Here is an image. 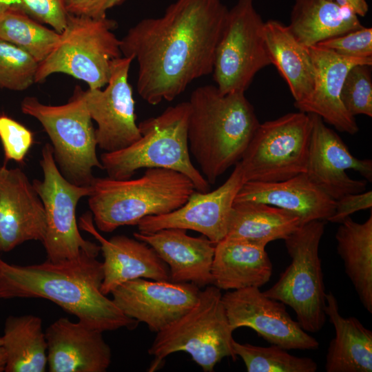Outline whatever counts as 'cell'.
<instances>
[{"label":"cell","instance_id":"cell-1","mask_svg":"<svg viewBox=\"0 0 372 372\" xmlns=\"http://www.w3.org/2000/svg\"><path fill=\"white\" fill-rule=\"evenodd\" d=\"M227 12L220 0H176L163 16L131 27L120 48L138 63L139 96L151 105L171 101L211 74Z\"/></svg>","mask_w":372,"mask_h":372},{"label":"cell","instance_id":"cell-2","mask_svg":"<svg viewBox=\"0 0 372 372\" xmlns=\"http://www.w3.org/2000/svg\"><path fill=\"white\" fill-rule=\"evenodd\" d=\"M103 279L102 262L85 251L72 259L26 266L1 260L0 298L47 299L101 332L135 328L138 322L101 292Z\"/></svg>","mask_w":372,"mask_h":372},{"label":"cell","instance_id":"cell-3","mask_svg":"<svg viewBox=\"0 0 372 372\" xmlns=\"http://www.w3.org/2000/svg\"><path fill=\"white\" fill-rule=\"evenodd\" d=\"M188 103L189 152L214 184L240 161L260 123L245 92L224 94L205 85L192 92Z\"/></svg>","mask_w":372,"mask_h":372},{"label":"cell","instance_id":"cell-4","mask_svg":"<svg viewBox=\"0 0 372 372\" xmlns=\"http://www.w3.org/2000/svg\"><path fill=\"white\" fill-rule=\"evenodd\" d=\"M91 187L88 205L96 227L105 233L176 210L196 191L183 174L159 167L146 168L135 179L95 177Z\"/></svg>","mask_w":372,"mask_h":372},{"label":"cell","instance_id":"cell-5","mask_svg":"<svg viewBox=\"0 0 372 372\" xmlns=\"http://www.w3.org/2000/svg\"><path fill=\"white\" fill-rule=\"evenodd\" d=\"M189 113V103L183 101L140 122L138 141L124 149L105 152L100 156L107 176L125 180L131 178L141 168H165L187 176L196 191H209L210 184L191 161L187 138Z\"/></svg>","mask_w":372,"mask_h":372},{"label":"cell","instance_id":"cell-6","mask_svg":"<svg viewBox=\"0 0 372 372\" xmlns=\"http://www.w3.org/2000/svg\"><path fill=\"white\" fill-rule=\"evenodd\" d=\"M220 289L214 285L200 291L195 304L184 315L156 333L148 349L153 366L167 355L184 351L204 371H214L226 357L237 358L233 349L234 330L228 320Z\"/></svg>","mask_w":372,"mask_h":372},{"label":"cell","instance_id":"cell-7","mask_svg":"<svg viewBox=\"0 0 372 372\" xmlns=\"http://www.w3.org/2000/svg\"><path fill=\"white\" fill-rule=\"evenodd\" d=\"M24 114L37 119L48 135L55 163L63 177L79 186H90L94 167L103 169L96 154L92 119L87 109L85 90L76 86L69 101L60 105H45L35 96L21 103Z\"/></svg>","mask_w":372,"mask_h":372},{"label":"cell","instance_id":"cell-8","mask_svg":"<svg viewBox=\"0 0 372 372\" xmlns=\"http://www.w3.org/2000/svg\"><path fill=\"white\" fill-rule=\"evenodd\" d=\"M116 26L107 16L70 14L59 42L39 63L35 83L44 81L52 74L63 73L85 82L90 89L105 87L112 61L122 56L121 40L113 32Z\"/></svg>","mask_w":372,"mask_h":372},{"label":"cell","instance_id":"cell-9","mask_svg":"<svg viewBox=\"0 0 372 372\" xmlns=\"http://www.w3.org/2000/svg\"><path fill=\"white\" fill-rule=\"evenodd\" d=\"M324 220L300 225L285 240L291 262L278 281L263 293L293 309L296 321L307 333L323 327L326 293L319 246L324 233Z\"/></svg>","mask_w":372,"mask_h":372},{"label":"cell","instance_id":"cell-10","mask_svg":"<svg viewBox=\"0 0 372 372\" xmlns=\"http://www.w3.org/2000/svg\"><path fill=\"white\" fill-rule=\"evenodd\" d=\"M311 121L290 112L260 123L239 161L245 182L284 180L306 172Z\"/></svg>","mask_w":372,"mask_h":372},{"label":"cell","instance_id":"cell-11","mask_svg":"<svg viewBox=\"0 0 372 372\" xmlns=\"http://www.w3.org/2000/svg\"><path fill=\"white\" fill-rule=\"evenodd\" d=\"M254 1L238 0L228 10L211 72L215 85L224 94L245 92L255 75L271 65L265 38V22Z\"/></svg>","mask_w":372,"mask_h":372},{"label":"cell","instance_id":"cell-12","mask_svg":"<svg viewBox=\"0 0 372 372\" xmlns=\"http://www.w3.org/2000/svg\"><path fill=\"white\" fill-rule=\"evenodd\" d=\"M40 166L43 179H34L33 186L41 199L46 215V234L42 244L47 260L59 262L77 257L82 251L98 256L100 245L83 238L76 218L80 199L89 196L91 185L79 186L66 180L54 158L50 143L41 150Z\"/></svg>","mask_w":372,"mask_h":372},{"label":"cell","instance_id":"cell-13","mask_svg":"<svg viewBox=\"0 0 372 372\" xmlns=\"http://www.w3.org/2000/svg\"><path fill=\"white\" fill-rule=\"evenodd\" d=\"M132 61V58L125 56L114 59L105 89L85 91L87 109L97 124V147L105 152L124 149L141 138L132 89L128 83Z\"/></svg>","mask_w":372,"mask_h":372},{"label":"cell","instance_id":"cell-14","mask_svg":"<svg viewBox=\"0 0 372 372\" xmlns=\"http://www.w3.org/2000/svg\"><path fill=\"white\" fill-rule=\"evenodd\" d=\"M222 300L232 329L249 327L271 344L286 350L316 349L318 341L291 318L282 302L258 287L227 291Z\"/></svg>","mask_w":372,"mask_h":372},{"label":"cell","instance_id":"cell-15","mask_svg":"<svg viewBox=\"0 0 372 372\" xmlns=\"http://www.w3.org/2000/svg\"><path fill=\"white\" fill-rule=\"evenodd\" d=\"M240 163L226 181L210 192L195 191L181 207L169 213L147 216L136 225L138 231L148 234L166 228L200 233L214 244L227 235L235 198L245 183Z\"/></svg>","mask_w":372,"mask_h":372},{"label":"cell","instance_id":"cell-16","mask_svg":"<svg viewBox=\"0 0 372 372\" xmlns=\"http://www.w3.org/2000/svg\"><path fill=\"white\" fill-rule=\"evenodd\" d=\"M311 129L305 174L331 198L365 191L366 180L351 178L346 171L354 170L372 180V160L353 156L342 138L327 127L322 118L309 114Z\"/></svg>","mask_w":372,"mask_h":372},{"label":"cell","instance_id":"cell-17","mask_svg":"<svg viewBox=\"0 0 372 372\" xmlns=\"http://www.w3.org/2000/svg\"><path fill=\"white\" fill-rule=\"evenodd\" d=\"M200 292L191 282L136 278L118 286L111 294L123 314L157 333L187 313Z\"/></svg>","mask_w":372,"mask_h":372},{"label":"cell","instance_id":"cell-18","mask_svg":"<svg viewBox=\"0 0 372 372\" xmlns=\"http://www.w3.org/2000/svg\"><path fill=\"white\" fill-rule=\"evenodd\" d=\"M45 208L25 173L0 166V251L8 252L29 240H44Z\"/></svg>","mask_w":372,"mask_h":372},{"label":"cell","instance_id":"cell-19","mask_svg":"<svg viewBox=\"0 0 372 372\" xmlns=\"http://www.w3.org/2000/svg\"><path fill=\"white\" fill-rule=\"evenodd\" d=\"M307 48L315 69L314 85L308 97L294 102L295 107L300 112L318 115L340 132L356 134L358 125L342 104L341 90L349 70L358 64L371 66L372 58L346 57L317 45Z\"/></svg>","mask_w":372,"mask_h":372},{"label":"cell","instance_id":"cell-20","mask_svg":"<svg viewBox=\"0 0 372 372\" xmlns=\"http://www.w3.org/2000/svg\"><path fill=\"white\" fill-rule=\"evenodd\" d=\"M79 227L92 235L100 243L104 260L101 292L107 296L129 280L145 278L169 280L167 265L149 245L136 238L116 235L105 239L96 230L91 212L79 218Z\"/></svg>","mask_w":372,"mask_h":372},{"label":"cell","instance_id":"cell-21","mask_svg":"<svg viewBox=\"0 0 372 372\" xmlns=\"http://www.w3.org/2000/svg\"><path fill=\"white\" fill-rule=\"evenodd\" d=\"M101 331L60 318L45 331L50 372H105L112 353Z\"/></svg>","mask_w":372,"mask_h":372},{"label":"cell","instance_id":"cell-22","mask_svg":"<svg viewBox=\"0 0 372 372\" xmlns=\"http://www.w3.org/2000/svg\"><path fill=\"white\" fill-rule=\"evenodd\" d=\"M180 228H166L148 234L134 233L149 245L165 262L169 280L191 282L199 288L213 285L211 265L215 244L202 235L193 237Z\"/></svg>","mask_w":372,"mask_h":372},{"label":"cell","instance_id":"cell-23","mask_svg":"<svg viewBox=\"0 0 372 372\" xmlns=\"http://www.w3.org/2000/svg\"><path fill=\"white\" fill-rule=\"evenodd\" d=\"M262 203L285 209L298 216L300 225L327 220L335 200L314 184L305 173L274 182L249 181L238 191L234 203Z\"/></svg>","mask_w":372,"mask_h":372},{"label":"cell","instance_id":"cell-24","mask_svg":"<svg viewBox=\"0 0 372 372\" xmlns=\"http://www.w3.org/2000/svg\"><path fill=\"white\" fill-rule=\"evenodd\" d=\"M211 275L220 290L260 288L271 278L272 263L265 247L225 237L215 244Z\"/></svg>","mask_w":372,"mask_h":372},{"label":"cell","instance_id":"cell-25","mask_svg":"<svg viewBox=\"0 0 372 372\" xmlns=\"http://www.w3.org/2000/svg\"><path fill=\"white\" fill-rule=\"evenodd\" d=\"M325 298V313L335 330L326 355L325 371L371 372L372 331L357 318L342 316L331 291L326 293Z\"/></svg>","mask_w":372,"mask_h":372},{"label":"cell","instance_id":"cell-26","mask_svg":"<svg viewBox=\"0 0 372 372\" xmlns=\"http://www.w3.org/2000/svg\"><path fill=\"white\" fill-rule=\"evenodd\" d=\"M362 26L353 10L331 0H296L288 25L304 47L316 45Z\"/></svg>","mask_w":372,"mask_h":372},{"label":"cell","instance_id":"cell-27","mask_svg":"<svg viewBox=\"0 0 372 372\" xmlns=\"http://www.w3.org/2000/svg\"><path fill=\"white\" fill-rule=\"evenodd\" d=\"M264 32L271 64L287 83L295 102L304 100L311 93L315 81L307 47L296 39L288 25L278 21L265 22Z\"/></svg>","mask_w":372,"mask_h":372},{"label":"cell","instance_id":"cell-28","mask_svg":"<svg viewBox=\"0 0 372 372\" xmlns=\"http://www.w3.org/2000/svg\"><path fill=\"white\" fill-rule=\"evenodd\" d=\"M300 225L299 218L285 209L257 202L234 203L225 237L266 247L285 239Z\"/></svg>","mask_w":372,"mask_h":372},{"label":"cell","instance_id":"cell-29","mask_svg":"<svg viewBox=\"0 0 372 372\" xmlns=\"http://www.w3.org/2000/svg\"><path fill=\"white\" fill-rule=\"evenodd\" d=\"M340 224L335 235L338 254L362 304L372 313V214L363 223L349 216Z\"/></svg>","mask_w":372,"mask_h":372},{"label":"cell","instance_id":"cell-30","mask_svg":"<svg viewBox=\"0 0 372 372\" xmlns=\"http://www.w3.org/2000/svg\"><path fill=\"white\" fill-rule=\"evenodd\" d=\"M6 372H44L48 367V344L42 320L34 315L10 316L1 336Z\"/></svg>","mask_w":372,"mask_h":372},{"label":"cell","instance_id":"cell-31","mask_svg":"<svg viewBox=\"0 0 372 372\" xmlns=\"http://www.w3.org/2000/svg\"><path fill=\"white\" fill-rule=\"evenodd\" d=\"M61 34L13 7L0 14V39L25 50L39 63L53 50Z\"/></svg>","mask_w":372,"mask_h":372},{"label":"cell","instance_id":"cell-32","mask_svg":"<svg viewBox=\"0 0 372 372\" xmlns=\"http://www.w3.org/2000/svg\"><path fill=\"white\" fill-rule=\"evenodd\" d=\"M232 344L248 372H316L318 369L311 358L293 355L277 345L260 347L235 340Z\"/></svg>","mask_w":372,"mask_h":372},{"label":"cell","instance_id":"cell-33","mask_svg":"<svg viewBox=\"0 0 372 372\" xmlns=\"http://www.w3.org/2000/svg\"><path fill=\"white\" fill-rule=\"evenodd\" d=\"M39 63L29 53L0 39V88L23 91L35 83Z\"/></svg>","mask_w":372,"mask_h":372},{"label":"cell","instance_id":"cell-34","mask_svg":"<svg viewBox=\"0 0 372 372\" xmlns=\"http://www.w3.org/2000/svg\"><path fill=\"white\" fill-rule=\"evenodd\" d=\"M341 101L346 110L355 116H372V79L370 65L358 64L348 72L341 90Z\"/></svg>","mask_w":372,"mask_h":372},{"label":"cell","instance_id":"cell-35","mask_svg":"<svg viewBox=\"0 0 372 372\" xmlns=\"http://www.w3.org/2000/svg\"><path fill=\"white\" fill-rule=\"evenodd\" d=\"M9 7L20 10L37 21L49 25L61 33L66 27L70 14L65 0H3Z\"/></svg>","mask_w":372,"mask_h":372},{"label":"cell","instance_id":"cell-36","mask_svg":"<svg viewBox=\"0 0 372 372\" xmlns=\"http://www.w3.org/2000/svg\"><path fill=\"white\" fill-rule=\"evenodd\" d=\"M0 139L6 161L19 163L24 161L34 142L30 130L3 114L0 115Z\"/></svg>","mask_w":372,"mask_h":372},{"label":"cell","instance_id":"cell-37","mask_svg":"<svg viewBox=\"0 0 372 372\" xmlns=\"http://www.w3.org/2000/svg\"><path fill=\"white\" fill-rule=\"evenodd\" d=\"M317 46L351 58H372V28L361 27L320 42Z\"/></svg>","mask_w":372,"mask_h":372},{"label":"cell","instance_id":"cell-38","mask_svg":"<svg viewBox=\"0 0 372 372\" xmlns=\"http://www.w3.org/2000/svg\"><path fill=\"white\" fill-rule=\"evenodd\" d=\"M371 207V190L358 194H349L335 200L334 212L327 220L340 223L353 213L360 210L369 209Z\"/></svg>","mask_w":372,"mask_h":372},{"label":"cell","instance_id":"cell-39","mask_svg":"<svg viewBox=\"0 0 372 372\" xmlns=\"http://www.w3.org/2000/svg\"><path fill=\"white\" fill-rule=\"evenodd\" d=\"M125 0H65L70 14L92 18L107 16V12L121 5Z\"/></svg>","mask_w":372,"mask_h":372},{"label":"cell","instance_id":"cell-40","mask_svg":"<svg viewBox=\"0 0 372 372\" xmlns=\"http://www.w3.org/2000/svg\"><path fill=\"white\" fill-rule=\"evenodd\" d=\"M340 6L350 8L358 17H364L368 10L369 6L366 0H331Z\"/></svg>","mask_w":372,"mask_h":372},{"label":"cell","instance_id":"cell-41","mask_svg":"<svg viewBox=\"0 0 372 372\" xmlns=\"http://www.w3.org/2000/svg\"><path fill=\"white\" fill-rule=\"evenodd\" d=\"M6 353L3 344L2 338L0 337V372L5 371Z\"/></svg>","mask_w":372,"mask_h":372},{"label":"cell","instance_id":"cell-42","mask_svg":"<svg viewBox=\"0 0 372 372\" xmlns=\"http://www.w3.org/2000/svg\"><path fill=\"white\" fill-rule=\"evenodd\" d=\"M9 8L3 1V0H0V14L3 13L6 10Z\"/></svg>","mask_w":372,"mask_h":372},{"label":"cell","instance_id":"cell-43","mask_svg":"<svg viewBox=\"0 0 372 372\" xmlns=\"http://www.w3.org/2000/svg\"><path fill=\"white\" fill-rule=\"evenodd\" d=\"M1 260V259L0 258V261Z\"/></svg>","mask_w":372,"mask_h":372}]
</instances>
